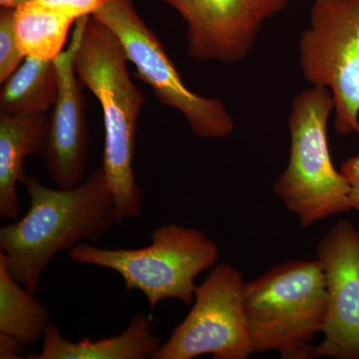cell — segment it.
<instances>
[{
  "label": "cell",
  "mask_w": 359,
  "mask_h": 359,
  "mask_svg": "<svg viewBox=\"0 0 359 359\" xmlns=\"http://www.w3.org/2000/svg\"><path fill=\"white\" fill-rule=\"evenodd\" d=\"M49 117L44 114H0V216L16 221L20 211L16 187L25 184V160L41 155L49 134Z\"/></svg>",
  "instance_id": "cell-12"
},
{
  "label": "cell",
  "mask_w": 359,
  "mask_h": 359,
  "mask_svg": "<svg viewBox=\"0 0 359 359\" xmlns=\"http://www.w3.org/2000/svg\"><path fill=\"white\" fill-rule=\"evenodd\" d=\"M325 276L327 320L313 358L359 359V230L344 219L316 245Z\"/></svg>",
  "instance_id": "cell-10"
},
{
  "label": "cell",
  "mask_w": 359,
  "mask_h": 359,
  "mask_svg": "<svg viewBox=\"0 0 359 359\" xmlns=\"http://www.w3.org/2000/svg\"><path fill=\"white\" fill-rule=\"evenodd\" d=\"M27 346L20 339L11 335L0 334V358L20 359L25 358Z\"/></svg>",
  "instance_id": "cell-20"
},
{
  "label": "cell",
  "mask_w": 359,
  "mask_h": 359,
  "mask_svg": "<svg viewBox=\"0 0 359 359\" xmlns=\"http://www.w3.org/2000/svg\"><path fill=\"white\" fill-rule=\"evenodd\" d=\"M299 50L304 79L332 92L335 131L359 136V0H313Z\"/></svg>",
  "instance_id": "cell-7"
},
{
  "label": "cell",
  "mask_w": 359,
  "mask_h": 359,
  "mask_svg": "<svg viewBox=\"0 0 359 359\" xmlns=\"http://www.w3.org/2000/svg\"><path fill=\"white\" fill-rule=\"evenodd\" d=\"M2 85L0 114H44L57 100V66L55 61L26 57Z\"/></svg>",
  "instance_id": "cell-14"
},
{
  "label": "cell",
  "mask_w": 359,
  "mask_h": 359,
  "mask_svg": "<svg viewBox=\"0 0 359 359\" xmlns=\"http://www.w3.org/2000/svg\"><path fill=\"white\" fill-rule=\"evenodd\" d=\"M244 308L255 354L313 359L327 320V290L318 259L276 264L244 287Z\"/></svg>",
  "instance_id": "cell-3"
},
{
  "label": "cell",
  "mask_w": 359,
  "mask_h": 359,
  "mask_svg": "<svg viewBox=\"0 0 359 359\" xmlns=\"http://www.w3.org/2000/svg\"><path fill=\"white\" fill-rule=\"evenodd\" d=\"M187 25V53L198 62L235 65L252 50L264 23L289 0H162Z\"/></svg>",
  "instance_id": "cell-9"
},
{
  "label": "cell",
  "mask_w": 359,
  "mask_h": 359,
  "mask_svg": "<svg viewBox=\"0 0 359 359\" xmlns=\"http://www.w3.org/2000/svg\"><path fill=\"white\" fill-rule=\"evenodd\" d=\"M39 4L74 20L93 16L110 0H36Z\"/></svg>",
  "instance_id": "cell-18"
},
{
  "label": "cell",
  "mask_w": 359,
  "mask_h": 359,
  "mask_svg": "<svg viewBox=\"0 0 359 359\" xmlns=\"http://www.w3.org/2000/svg\"><path fill=\"white\" fill-rule=\"evenodd\" d=\"M29 209L0 228V249L11 278L36 294L40 278L59 252L97 242L117 224L114 199L103 168L71 189H53L28 177Z\"/></svg>",
  "instance_id": "cell-1"
},
{
  "label": "cell",
  "mask_w": 359,
  "mask_h": 359,
  "mask_svg": "<svg viewBox=\"0 0 359 359\" xmlns=\"http://www.w3.org/2000/svg\"><path fill=\"white\" fill-rule=\"evenodd\" d=\"M128 58L110 28L94 16L85 18L74 55L80 82L94 94L103 111V169L120 224L142 214L143 189L134 173L137 122L145 97L132 81Z\"/></svg>",
  "instance_id": "cell-2"
},
{
  "label": "cell",
  "mask_w": 359,
  "mask_h": 359,
  "mask_svg": "<svg viewBox=\"0 0 359 359\" xmlns=\"http://www.w3.org/2000/svg\"><path fill=\"white\" fill-rule=\"evenodd\" d=\"M29 1H32V0H0V6H1V8L15 9L21 4Z\"/></svg>",
  "instance_id": "cell-21"
},
{
  "label": "cell",
  "mask_w": 359,
  "mask_h": 359,
  "mask_svg": "<svg viewBox=\"0 0 359 359\" xmlns=\"http://www.w3.org/2000/svg\"><path fill=\"white\" fill-rule=\"evenodd\" d=\"M42 349L26 358L34 359H147L161 346V339L152 334L151 316L136 313L128 327L117 337L91 341L83 339L72 342L50 323L45 332Z\"/></svg>",
  "instance_id": "cell-13"
},
{
  "label": "cell",
  "mask_w": 359,
  "mask_h": 359,
  "mask_svg": "<svg viewBox=\"0 0 359 359\" xmlns=\"http://www.w3.org/2000/svg\"><path fill=\"white\" fill-rule=\"evenodd\" d=\"M150 245L141 249L109 250L88 242L70 250L73 263L111 269L124 280L125 292L139 290L149 302L150 313L165 299L192 306L196 278L216 266L219 248L207 233L178 224L153 231Z\"/></svg>",
  "instance_id": "cell-5"
},
{
  "label": "cell",
  "mask_w": 359,
  "mask_h": 359,
  "mask_svg": "<svg viewBox=\"0 0 359 359\" xmlns=\"http://www.w3.org/2000/svg\"><path fill=\"white\" fill-rule=\"evenodd\" d=\"M332 111L334 97L323 87L304 90L292 104L289 163L273 191L304 229L351 211L348 184L335 169L328 147Z\"/></svg>",
  "instance_id": "cell-4"
},
{
  "label": "cell",
  "mask_w": 359,
  "mask_h": 359,
  "mask_svg": "<svg viewBox=\"0 0 359 359\" xmlns=\"http://www.w3.org/2000/svg\"><path fill=\"white\" fill-rule=\"evenodd\" d=\"M245 280L229 263L197 285L192 309L153 359H248L254 355L244 308Z\"/></svg>",
  "instance_id": "cell-8"
},
{
  "label": "cell",
  "mask_w": 359,
  "mask_h": 359,
  "mask_svg": "<svg viewBox=\"0 0 359 359\" xmlns=\"http://www.w3.org/2000/svg\"><path fill=\"white\" fill-rule=\"evenodd\" d=\"M340 173L349 186L348 201L351 211L359 214V155L344 161L340 168Z\"/></svg>",
  "instance_id": "cell-19"
},
{
  "label": "cell",
  "mask_w": 359,
  "mask_h": 359,
  "mask_svg": "<svg viewBox=\"0 0 359 359\" xmlns=\"http://www.w3.org/2000/svg\"><path fill=\"white\" fill-rule=\"evenodd\" d=\"M76 20L39 4L26 2L14 9V28L25 57L54 61L65 51L68 34Z\"/></svg>",
  "instance_id": "cell-15"
},
{
  "label": "cell",
  "mask_w": 359,
  "mask_h": 359,
  "mask_svg": "<svg viewBox=\"0 0 359 359\" xmlns=\"http://www.w3.org/2000/svg\"><path fill=\"white\" fill-rule=\"evenodd\" d=\"M84 20H76L69 46L54 60L59 91L49 117V134L41 157L49 178L61 189L74 188L82 183L88 166L89 132L83 85L74 68L75 51Z\"/></svg>",
  "instance_id": "cell-11"
},
{
  "label": "cell",
  "mask_w": 359,
  "mask_h": 359,
  "mask_svg": "<svg viewBox=\"0 0 359 359\" xmlns=\"http://www.w3.org/2000/svg\"><path fill=\"white\" fill-rule=\"evenodd\" d=\"M25 56L21 53L14 28V9L0 11V83H4L18 69Z\"/></svg>",
  "instance_id": "cell-17"
},
{
  "label": "cell",
  "mask_w": 359,
  "mask_h": 359,
  "mask_svg": "<svg viewBox=\"0 0 359 359\" xmlns=\"http://www.w3.org/2000/svg\"><path fill=\"white\" fill-rule=\"evenodd\" d=\"M34 295L11 278L6 256L0 252V334L15 337L26 346L43 339L51 323L48 311Z\"/></svg>",
  "instance_id": "cell-16"
},
{
  "label": "cell",
  "mask_w": 359,
  "mask_h": 359,
  "mask_svg": "<svg viewBox=\"0 0 359 359\" xmlns=\"http://www.w3.org/2000/svg\"><path fill=\"white\" fill-rule=\"evenodd\" d=\"M94 18L121 42L136 77L152 88L163 105L179 111L193 133L216 140L230 136L235 123L222 101L198 95L188 88L160 39L144 22L133 0H110Z\"/></svg>",
  "instance_id": "cell-6"
}]
</instances>
